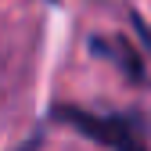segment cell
Wrapping results in <instances>:
<instances>
[{"mask_svg":"<svg viewBox=\"0 0 151 151\" xmlns=\"http://www.w3.org/2000/svg\"><path fill=\"white\" fill-rule=\"evenodd\" d=\"M58 122L79 129L86 140H97L104 147H115V151H147L140 126L133 122V115H93V111L83 108H72V104H58L50 111Z\"/></svg>","mask_w":151,"mask_h":151,"instance_id":"6da1fadb","label":"cell"},{"mask_svg":"<svg viewBox=\"0 0 151 151\" xmlns=\"http://www.w3.org/2000/svg\"><path fill=\"white\" fill-rule=\"evenodd\" d=\"M93 50L104 54V58H115L129 79H144V65L137 58V50L129 47V40H122V36H119V40H93Z\"/></svg>","mask_w":151,"mask_h":151,"instance_id":"7a4b0ae2","label":"cell"}]
</instances>
